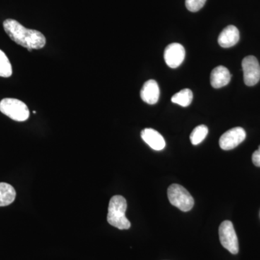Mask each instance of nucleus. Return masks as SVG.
Wrapping results in <instances>:
<instances>
[{
	"instance_id": "f257e3e1",
	"label": "nucleus",
	"mask_w": 260,
	"mask_h": 260,
	"mask_svg": "<svg viewBox=\"0 0 260 260\" xmlns=\"http://www.w3.org/2000/svg\"><path fill=\"white\" fill-rule=\"evenodd\" d=\"M3 27L10 39L28 51L40 49L45 46L47 40L44 34L37 30L25 28L23 25L13 19H7Z\"/></svg>"
},
{
	"instance_id": "f03ea898",
	"label": "nucleus",
	"mask_w": 260,
	"mask_h": 260,
	"mask_svg": "<svg viewBox=\"0 0 260 260\" xmlns=\"http://www.w3.org/2000/svg\"><path fill=\"white\" fill-rule=\"evenodd\" d=\"M126 208L127 203L125 198L121 195L112 197L108 209V223L120 230L129 229L131 223L125 216Z\"/></svg>"
},
{
	"instance_id": "7ed1b4c3",
	"label": "nucleus",
	"mask_w": 260,
	"mask_h": 260,
	"mask_svg": "<svg viewBox=\"0 0 260 260\" xmlns=\"http://www.w3.org/2000/svg\"><path fill=\"white\" fill-rule=\"evenodd\" d=\"M0 112L17 121H26L30 116L28 108L25 103L10 98L3 99L0 102Z\"/></svg>"
},
{
	"instance_id": "20e7f679",
	"label": "nucleus",
	"mask_w": 260,
	"mask_h": 260,
	"mask_svg": "<svg viewBox=\"0 0 260 260\" xmlns=\"http://www.w3.org/2000/svg\"><path fill=\"white\" fill-rule=\"evenodd\" d=\"M167 194L171 204L181 211L188 212L192 209L194 199L182 186L177 184H172L168 189Z\"/></svg>"
},
{
	"instance_id": "39448f33",
	"label": "nucleus",
	"mask_w": 260,
	"mask_h": 260,
	"mask_svg": "<svg viewBox=\"0 0 260 260\" xmlns=\"http://www.w3.org/2000/svg\"><path fill=\"white\" fill-rule=\"evenodd\" d=\"M219 239L222 246L233 254L239 252V241L232 222L225 220L219 227Z\"/></svg>"
},
{
	"instance_id": "423d86ee",
	"label": "nucleus",
	"mask_w": 260,
	"mask_h": 260,
	"mask_svg": "<svg viewBox=\"0 0 260 260\" xmlns=\"http://www.w3.org/2000/svg\"><path fill=\"white\" fill-rule=\"evenodd\" d=\"M242 65L244 83L247 86L256 85L260 80V66L257 59L254 56H246Z\"/></svg>"
},
{
	"instance_id": "0eeeda50",
	"label": "nucleus",
	"mask_w": 260,
	"mask_h": 260,
	"mask_svg": "<svg viewBox=\"0 0 260 260\" xmlns=\"http://www.w3.org/2000/svg\"><path fill=\"white\" fill-rule=\"evenodd\" d=\"M246 132L240 126L225 132L219 140V145L224 150H232L245 140Z\"/></svg>"
},
{
	"instance_id": "6e6552de",
	"label": "nucleus",
	"mask_w": 260,
	"mask_h": 260,
	"mask_svg": "<svg viewBox=\"0 0 260 260\" xmlns=\"http://www.w3.org/2000/svg\"><path fill=\"white\" fill-rule=\"evenodd\" d=\"M186 52L184 47L178 43L168 45L164 51V59L169 68H177L184 60Z\"/></svg>"
},
{
	"instance_id": "1a4fd4ad",
	"label": "nucleus",
	"mask_w": 260,
	"mask_h": 260,
	"mask_svg": "<svg viewBox=\"0 0 260 260\" xmlns=\"http://www.w3.org/2000/svg\"><path fill=\"white\" fill-rule=\"evenodd\" d=\"M160 96V89L157 82L149 80L145 82L140 91V97L143 102L148 104H156Z\"/></svg>"
},
{
	"instance_id": "9d476101",
	"label": "nucleus",
	"mask_w": 260,
	"mask_h": 260,
	"mask_svg": "<svg viewBox=\"0 0 260 260\" xmlns=\"http://www.w3.org/2000/svg\"><path fill=\"white\" fill-rule=\"evenodd\" d=\"M141 138L153 150L158 151L165 148V140L156 130L146 128L141 132Z\"/></svg>"
},
{
	"instance_id": "9b49d317",
	"label": "nucleus",
	"mask_w": 260,
	"mask_h": 260,
	"mask_svg": "<svg viewBox=\"0 0 260 260\" xmlns=\"http://www.w3.org/2000/svg\"><path fill=\"white\" fill-rule=\"evenodd\" d=\"M239 31L234 25H229L223 29L219 35L218 42L219 45L223 48L234 47L239 41Z\"/></svg>"
},
{
	"instance_id": "f8f14e48",
	"label": "nucleus",
	"mask_w": 260,
	"mask_h": 260,
	"mask_svg": "<svg viewBox=\"0 0 260 260\" xmlns=\"http://www.w3.org/2000/svg\"><path fill=\"white\" fill-rule=\"evenodd\" d=\"M232 75L226 68L218 66L214 68L210 75V83L214 88L225 86L231 81Z\"/></svg>"
},
{
	"instance_id": "ddd939ff",
	"label": "nucleus",
	"mask_w": 260,
	"mask_h": 260,
	"mask_svg": "<svg viewBox=\"0 0 260 260\" xmlns=\"http://www.w3.org/2000/svg\"><path fill=\"white\" fill-rule=\"evenodd\" d=\"M16 191L13 186L7 183H0V207L8 206L14 202Z\"/></svg>"
},
{
	"instance_id": "4468645a",
	"label": "nucleus",
	"mask_w": 260,
	"mask_h": 260,
	"mask_svg": "<svg viewBox=\"0 0 260 260\" xmlns=\"http://www.w3.org/2000/svg\"><path fill=\"white\" fill-rule=\"evenodd\" d=\"M193 94L191 90L185 88L174 94L172 98V102L174 104H179L183 107L190 105L192 102Z\"/></svg>"
},
{
	"instance_id": "2eb2a0df",
	"label": "nucleus",
	"mask_w": 260,
	"mask_h": 260,
	"mask_svg": "<svg viewBox=\"0 0 260 260\" xmlns=\"http://www.w3.org/2000/svg\"><path fill=\"white\" fill-rule=\"evenodd\" d=\"M208 134V128L205 125L196 126L190 135L191 144L197 145L203 141Z\"/></svg>"
},
{
	"instance_id": "dca6fc26",
	"label": "nucleus",
	"mask_w": 260,
	"mask_h": 260,
	"mask_svg": "<svg viewBox=\"0 0 260 260\" xmlns=\"http://www.w3.org/2000/svg\"><path fill=\"white\" fill-rule=\"evenodd\" d=\"M13 74L11 63L6 54L0 50V77L9 78Z\"/></svg>"
},
{
	"instance_id": "f3484780",
	"label": "nucleus",
	"mask_w": 260,
	"mask_h": 260,
	"mask_svg": "<svg viewBox=\"0 0 260 260\" xmlns=\"http://www.w3.org/2000/svg\"><path fill=\"white\" fill-rule=\"evenodd\" d=\"M206 1L207 0H186L185 5L188 10L195 13L203 8Z\"/></svg>"
},
{
	"instance_id": "a211bd4d",
	"label": "nucleus",
	"mask_w": 260,
	"mask_h": 260,
	"mask_svg": "<svg viewBox=\"0 0 260 260\" xmlns=\"http://www.w3.org/2000/svg\"><path fill=\"white\" fill-rule=\"evenodd\" d=\"M252 162L256 167H260V145L252 155Z\"/></svg>"
}]
</instances>
